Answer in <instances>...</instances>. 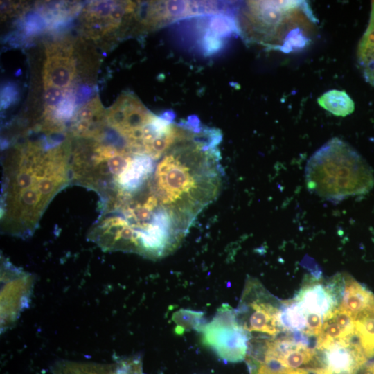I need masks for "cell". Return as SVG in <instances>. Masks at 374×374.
<instances>
[{
	"instance_id": "obj_12",
	"label": "cell",
	"mask_w": 374,
	"mask_h": 374,
	"mask_svg": "<svg viewBox=\"0 0 374 374\" xmlns=\"http://www.w3.org/2000/svg\"><path fill=\"white\" fill-rule=\"evenodd\" d=\"M136 3L131 1H96L87 6L84 17L91 36H100L119 26L125 14L134 12Z\"/></svg>"
},
{
	"instance_id": "obj_14",
	"label": "cell",
	"mask_w": 374,
	"mask_h": 374,
	"mask_svg": "<svg viewBox=\"0 0 374 374\" xmlns=\"http://www.w3.org/2000/svg\"><path fill=\"white\" fill-rule=\"evenodd\" d=\"M344 289L339 306L355 318L364 311L374 308V294L348 275H344Z\"/></svg>"
},
{
	"instance_id": "obj_8",
	"label": "cell",
	"mask_w": 374,
	"mask_h": 374,
	"mask_svg": "<svg viewBox=\"0 0 374 374\" xmlns=\"http://www.w3.org/2000/svg\"><path fill=\"white\" fill-rule=\"evenodd\" d=\"M199 332L202 343L222 359L235 362L246 357L250 334L238 323L235 310L229 305H222Z\"/></svg>"
},
{
	"instance_id": "obj_11",
	"label": "cell",
	"mask_w": 374,
	"mask_h": 374,
	"mask_svg": "<svg viewBox=\"0 0 374 374\" xmlns=\"http://www.w3.org/2000/svg\"><path fill=\"white\" fill-rule=\"evenodd\" d=\"M75 73V62L71 46L57 42L46 47L43 75L44 88L66 90L74 79Z\"/></svg>"
},
{
	"instance_id": "obj_17",
	"label": "cell",
	"mask_w": 374,
	"mask_h": 374,
	"mask_svg": "<svg viewBox=\"0 0 374 374\" xmlns=\"http://www.w3.org/2000/svg\"><path fill=\"white\" fill-rule=\"evenodd\" d=\"M317 103L323 109L337 116H346L355 109L353 100L342 90H329L318 98Z\"/></svg>"
},
{
	"instance_id": "obj_18",
	"label": "cell",
	"mask_w": 374,
	"mask_h": 374,
	"mask_svg": "<svg viewBox=\"0 0 374 374\" xmlns=\"http://www.w3.org/2000/svg\"><path fill=\"white\" fill-rule=\"evenodd\" d=\"M172 320L177 324L176 330L179 328L177 332H183L186 330L195 329L199 332L206 324L203 321V313L192 310L181 309L173 314Z\"/></svg>"
},
{
	"instance_id": "obj_21",
	"label": "cell",
	"mask_w": 374,
	"mask_h": 374,
	"mask_svg": "<svg viewBox=\"0 0 374 374\" xmlns=\"http://www.w3.org/2000/svg\"><path fill=\"white\" fill-rule=\"evenodd\" d=\"M17 91L14 85L8 84L3 87L1 91V107L6 108L12 104L17 96Z\"/></svg>"
},
{
	"instance_id": "obj_5",
	"label": "cell",
	"mask_w": 374,
	"mask_h": 374,
	"mask_svg": "<svg viewBox=\"0 0 374 374\" xmlns=\"http://www.w3.org/2000/svg\"><path fill=\"white\" fill-rule=\"evenodd\" d=\"M305 169L308 190L332 202L365 194L374 186L369 165L350 144L337 137L312 154Z\"/></svg>"
},
{
	"instance_id": "obj_4",
	"label": "cell",
	"mask_w": 374,
	"mask_h": 374,
	"mask_svg": "<svg viewBox=\"0 0 374 374\" xmlns=\"http://www.w3.org/2000/svg\"><path fill=\"white\" fill-rule=\"evenodd\" d=\"M72 148L71 182L93 190L100 210L129 199L145 189L153 175L154 161L113 143L103 134L81 139Z\"/></svg>"
},
{
	"instance_id": "obj_20",
	"label": "cell",
	"mask_w": 374,
	"mask_h": 374,
	"mask_svg": "<svg viewBox=\"0 0 374 374\" xmlns=\"http://www.w3.org/2000/svg\"><path fill=\"white\" fill-rule=\"evenodd\" d=\"M323 324V317L317 314L309 313L306 315V326L303 335L319 336Z\"/></svg>"
},
{
	"instance_id": "obj_16",
	"label": "cell",
	"mask_w": 374,
	"mask_h": 374,
	"mask_svg": "<svg viewBox=\"0 0 374 374\" xmlns=\"http://www.w3.org/2000/svg\"><path fill=\"white\" fill-rule=\"evenodd\" d=\"M279 320L282 330L303 332L306 326V313L295 300L281 301Z\"/></svg>"
},
{
	"instance_id": "obj_6",
	"label": "cell",
	"mask_w": 374,
	"mask_h": 374,
	"mask_svg": "<svg viewBox=\"0 0 374 374\" xmlns=\"http://www.w3.org/2000/svg\"><path fill=\"white\" fill-rule=\"evenodd\" d=\"M244 15L247 35L286 53L309 43L316 19L308 4L301 1H248Z\"/></svg>"
},
{
	"instance_id": "obj_15",
	"label": "cell",
	"mask_w": 374,
	"mask_h": 374,
	"mask_svg": "<svg viewBox=\"0 0 374 374\" xmlns=\"http://www.w3.org/2000/svg\"><path fill=\"white\" fill-rule=\"evenodd\" d=\"M357 60L365 80L374 87V1L368 27L359 42Z\"/></svg>"
},
{
	"instance_id": "obj_10",
	"label": "cell",
	"mask_w": 374,
	"mask_h": 374,
	"mask_svg": "<svg viewBox=\"0 0 374 374\" xmlns=\"http://www.w3.org/2000/svg\"><path fill=\"white\" fill-rule=\"evenodd\" d=\"M155 115L151 113L134 94H121L107 109V125L124 139L131 132L141 128Z\"/></svg>"
},
{
	"instance_id": "obj_7",
	"label": "cell",
	"mask_w": 374,
	"mask_h": 374,
	"mask_svg": "<svg viewBox=\"0 0 374 374\" xmlns=\"http://www.w3.org/2000/svg\"><path fill=\"white\" fill-rule=\"evenodd\" d=\"M281 304L258 280L249 278L235 310L237 321L249 333L276 336L282 330L279 320Z\"/></svg>"
},
{
	"instance_id": "obj_19",
	"label": "cell",
	"mask_w": 374,
	"mask_h": 374,
	"mask_svg": "<svg viewBox=\"0 0 374 374\" xmlns=\"http://www.w3.org/2000/svg\"><path fill=\"white\" fill-rule=\"evenodd\" d=\"M44 92V113L54 109L64 98L66 90L56 87H45Z\"/></svg>"
},
{
	"instance_id": "obj_1",
	"label": "cell",
	"mask_w": 374,
	"mask_h": 374,
	"mask_svg": "<svg viewBox=\"0 0 374 374\" xmlns=\"http://www.w3.org/2000/svg\"><path fill=\"white\" fill-rule=\"evenodd\" d=\"M71 143L46 134L15 145L3 157L1 231L26 238L37 229L53 197L71 183Z\"/></svg>"
},
{
	"instance_id": "obj_13",
	"label": "cell",
	"mask_w": 374,
	"mask_h": 374,
	"mask_svg": "<svg viewBox=\"0 0 374 374\" xmlns=\"http://www.w3.org/2000/svg\"><path fill=\"white\" fill-rule=\"evenodd\" d=\"M294 300L296 301L305 312L317 314L326 317L337 307L339 301L327 285L316 280L305 283Z\"/></svg>"
},
{
	"instance_id": "obj_3",
	"label": "cell",
	"mask_w": 374,
	"mask_h": 374,
	"mask_svg": "<svg viewBox=\"0 0 374 374\" xmlns=\"http://www.w3.org/2000/svg\"><path fill=\"white\" fill-rule=\"evenodd\" d=\"M185 235L148 185L102 211L87 238L104 251L134 253L156 260L175 251Z\"/></svg>"
},
{
	"instance_id": "obj_2",
	"label": "cell",
	"mask_w": 374,
	"mask_h": 374,
	"mask_svg": "<svg viewBox=\"0 0 374 374\" xmlns=\"http://www.w3.org/2000/svg\"><path fill=\"white\" fill-rule=\"evenodd\" d=\"M215 145L197 141L168 151L150 181L160 205L186 233L220 192L224 172Z\"/></svg>"
},
{
	"instance_id": "obj_9",
	"label": "cell",
	"mask_w": 374,
	"mask_h": 374,
	"mask_svg": "<svg viewBox=\"0 0 374 374\" xmlns=\"http://www.w3.org/2000/svg\"><path fill=\"white\" fill-rule=\"evenodd\" d=\"M33 276L1 258V332L14 326L30 303Z\"/></svg>"
}]
</instances>
